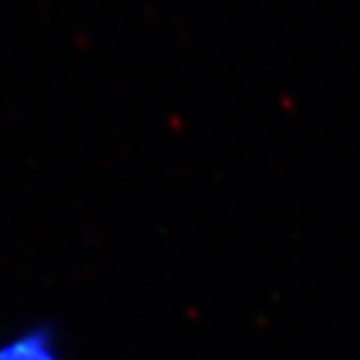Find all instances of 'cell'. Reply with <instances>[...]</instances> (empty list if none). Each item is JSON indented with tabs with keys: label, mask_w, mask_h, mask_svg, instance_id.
Masks as SVG:
<instances>
[{
	"label": "cell",
	"mask_w": 360,
	"mask_h": 360,
	"mask_svg": "<svg viewBox=\"0 0 360 360\" xmlns=\"http://www.w3.org/2000/svg\"><path fill=\"white\" fill-rule=\"evenodd\" d=\"M0 360H59V356L45 330H35L0 347Z\"/></svg>",
	"instance_id": "6da1fadb"
}]
</instances>
